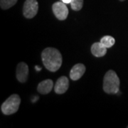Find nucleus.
I'll return each mask as SVG.
<instances>
[{
	"instance_id": "9b49d317",
	"label": "nucleus",
	"mask_w": 128,
	"mask_h": 128,
	"mask_svg": "<svg viewBox=\"0 0 128 128\" xmlns=\"http://www.w3.org/2000/svg\"><path fill=\"white\" fill-rule=\"evenodd\" d=\"M100 43L107 48H111L115 43V40L111 36H105L100 39Z\"/></svg>"
},
{
	"instance_id": "0eeeda50",
	"label": "nucleus",
	"mask_w": 128,
	"mask_h": 128,
	"mask_svg": "<svg viewBox=\"0 0 128 128\" xmlns=\"http://www.w3.org/2000/svg\"><path fill=\"white\" fill-rule=\"evenodd\" d=\"M69 88V80L67 77L61 76L56 82L54 86V90L57 94H64Z\"/></svg>"
},
{
	"instance_id": "dca6fc26",
	"label": "nucleus",
	"mask_w": 128,
	"mask_h": 128,
	"mask_svg": "<svg viewBox=\"0 0 128 128\" xmlns=\"http://www.w3.org/2000/svg\"><path fill=\"white\" fill-rule=\"evenodd\" d=\"M120 2H124V1H125V0H120Z\"/></svg>"
},
{
	"instance_id": "7ed1b4c3",
	"label": "nucleus",
	"mask_w": 128,
	"mask_h": 128,
	"mask_svg": "<svg viewBox=\"0 0 128 128\" xmlns=\"http://www.w3.org/2000/svg\"><path fill=\"white\" fill-rule=\"evenodd\" d=\"M20 103L21 99L19 96L17 94L12 95L2 103L1 107L2 112L6 115L14 114L18 110Z\"/></svg>"
},
{
	"instance_id": "4468645a",
	"label": "nucleus",
	"mask_w": 128,
	"mask_h": 128,
	"mask_svg": "<svg viewBox=\"0 0 128 128\" xmlns=\"http://www.w3.org/2000/svg\"><path fill=\"white\" fill-rule=\"evenodd\" d=\"M61 2H63L65 4H70L71 0H60Z\"/></svg>"
},
{
	"instance_id": "1a4fd4ad",
	"label": "nucleus",
	"mask_w": 128,
	"mask_h": 128,
	"mask_svg": "<svg viewBox=\"0 0 128 128\" xmlns=\"http://www.w3.org/2000/svg\"><path fill=\"white\" fill-rule=\"evenodd\" d=\"M53 87H54L53 80L50 79H47L39 82L37 87V90L42 95H46L52 90Z\"/></svg>"
},
{
	"instance_id": "39448f33",
	"label": "nucleus",
	"mask_w": 128,
	"mask_h": 128,
	"mask_svg": "<svg viewBox=\"0 0 128 128\" xmlns=\"http://www.w3.org/2000/svg\"><path fill=\"white\" fill-rule=\"evenodd\" d=\"M66 4L63 2H56L52 6L54 14L60 21L66 19L68 15V9Z\"/></svg>"
},
{
	"instance_id": "2eb2a0df",
	"label": "nucleus",
	"mask_w": 128,
	"mask_h": 128,
	"mask_svg": "<svg viewBox=\"0 0 128 128\" xmlns=\"http://www.w3.org/2000/svg\"><path fill=\"white\" fill-rule=\"evenodd\" d=\"M35 68H36V70H41V68L38 67V66H36Z\"/></svg>"
},
{
	"instance_id": "423d86ee",
	"label": "nucleus",
	"mask_w": 128,
	"mask_h": 128,
	"mask_svg": "<svg viewBox=\"0 0 128 128\" xmlns=\"http://www.w3.org/2000/svg\"><path fill=\"white\" fill-rule=\"evenodd\" d=\"M16 78L20 82H25L28 79V65L24 62L18 64L16 68Z\"/></svg>"
},
{
	"instance_id": "6e6552de",
	"label": "nucleus",
	"mask_w": 128,
	"mask_h": 128,
	"mask_svg": "<svg viewBox=\"0 0 128 128\" xmlns=\"http://www.w3.org/2000/svg\"><path fill=\"white\" fill-rule=\"evenodd\" d=\"M86 72V66L82 64H76L70 70V78L73 80H77L83 76Z\"/></svg>"
},
{
	"instance_id": "f257e3e1",
	"label": "nucleus",
	"mask_w": 128,
	"mask_h": 128,
	"mask_svg": "<svg viewBox=\"0 0 128 128\" xmlns=\"http://www.w3.org/2000/svg\"><path fill=\"white\" fill-rule=\"evenodd\" d=\"M41 59L47 70L56 72L62 64V56L60 51L54 48H46L41 53Z\"/></svg>"
},
{
	"instance_id": "20e7f679",
	"label": "nucleus",
	"mask_w": 128,
	"mask_h": 128,
	"mask_svg": "<svg viewBox=\"0 0 128 128\" xmlns=\"http://www.w3.org/2000/svg\"><path fill=\"white\" fill-rule=\"evenodd\" d=\"M38 10V4L36 0H26L23 6V14L26 18H34Z\"/></svg>"
},
{
	"instance_id": "f8f14e48",
	"label": "nucleus",
	"mask_w": 128,
	"mask_h": 128,
	"mask_svg": "<svg viewBox=\"0 0 128 128\" xmlns=\"http://www.w3.org/2000/svg\"><path fill=\"white\" fill-rule=\"evenodd\" d=\"M18 0H0V6L2 9H8L13 6Z\"/></svg>"
},
{
	"instance_id": "f03ea898",
	"label": "nucleus",
	"mask_w": 128,
	"mask_h": 128,
	"mask_svg": "<svg viewBox=\"0 0 128 128\" xmlns=\"http://www.w3.org/2000/svg\"><path fill=\"white\" fill-rule=\"evenodd\" d=\"M120 79L117 73L112 70L105 73L103 79V90L108 94H116L119 91Z\"/></svg>"
},
{
	"instance_id": "9d476101",
	"label": "nucleus",
	"mask_w": 128,
	"mask_h": 128,
	"mask_svg": "<svg viewBox=\"0 0 128 128\" xmlns=\"http://www.w3.org/2000/svg\"><path fill=\"white\" fill-rule=\"evenodd\" d=\"M91 53L96 57H102L107 54V48L100 42H96L91 46Z\"/></svg>"
},
{
	"instance_id": "f3484780",
	"label": "nucleus",
	"mask_w": 128,
	"mask_h": 128,
	"mask_svg": "<svg viewBox=\"0 0 128 128\" xmlns=\"http://www.w3.org/2000/svg\"><path fill=\"white\" fill-rule=\"evenodd\" d=\"M127 128H128V126H127Z\"/></svg>"
},
{
	"instance_id": "ddd939ff",
	"label": "nucleus",
	"mask_w": 128,
	"mask_h": 128,
	"mask_svg": "<svg viewBox=\"0 0 128 128\" xmlns=\"http://www.w3.org/2000/svg\"><path fill=\"white\" fill-rule=\"evenodd\" d=\"M70 4L73 11H80L83 5V0H71Z\"/></svg>"
}]
</instances>
